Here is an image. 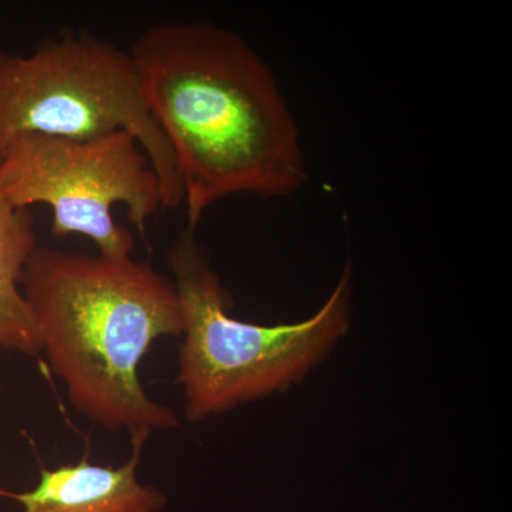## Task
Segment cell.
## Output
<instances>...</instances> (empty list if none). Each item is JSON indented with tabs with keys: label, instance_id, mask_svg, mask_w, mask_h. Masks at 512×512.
Masks as SVG:
<instances>
[{
	"label": "cell",
	"instance_id": "obj_1",
	"mask_svg": "<svg viewBox=\"0 0 512 512\" xmlns=\"http://www.w3.org/2000/svg\"><path fill=\"white\" fill-rule=\"evenodd\" d=\"M173 150L188 229L232 195L271 200L308 180L301 137L274 74L234 30L164 22L131 49Z\"/></svg>",
	"mask_w": 512,
	"mask_h": 512
},
{
	"label": "cell",
	"instance_id": "obj_2",
	"mask_svg": "<svg viewBox=\"0 0 512 512\" xmlns=\"http://www.w3.org/2000/svg\"><path fill=\"white\" fill-rule=\"evenodd\" d=\"M42 353L77 413L130 436L180 426L138 369L153 343L183 333L173 282L146 262L37 245L22 278Z\"/></svg>",
	"mask_w": 512,
	"mask_h": 512
},
{
	"label": "cell",
	"instance_id": "obj_3",
	"mask_svg": "<svg viewBox=\"0 0 512 512\" xmlns=\"http://www.w3.org/2000/svg\"><path fill=\"white\" fill-rule=\"evenodd\" d=\"M167 261L183 316L177 382L185 417L194 423L301 382L348 332L350 268L308 319L258 325L229 313L231 293L195 231L178 235Z\"/></svg>",
	"mask_w": 512,
	"mask_h": 512
},
{
	"label": "cell",
	"instance_id": "obj_4",
	"mask_svg": "<svg viewBox=\"0 0 512 512\" xmlns=\"http://www.w3.org/2000/svg\"><path fill=\"white\" fill-rule=\"evenodd\" d=\"M127 131L160 178L164 208L183 205L173 150L130 52L89 32L43 40L28 56L0 53V157L23 134L93 140Z\"/></svg>",
	"mask_w": 512,
	"mask_h": 512
},
{
	"label": "cell",
	"instance_id": "obj_5",
	"mask_svg": "<svg viewBox=\"0 0 512 512\" xmlns=\"http://www.w3.org/2000/svg\"><path fill=\"white\" fill-rule=\"evenodd\" d=\"M0 192L16 208L49 205L52 235L94 242L99 255L128 258L134 238L111 211L124 205L141 234L164 208L160 178L147 154L127 131L93 140L23 134L0 157Z\"/></svg>",
	"mask_w": 512,
	"mask_h": 512
},
{
	"label": "cell",
	"instance_id": "obj_6",
	"mask_svg": "<svg viewBox=\"0 0 512 512\" xmlns=\"http://www.w3.org/2000/svg\"><path fill=\"white\" fill-rule=\"evenodd\" d=\"M151 433L131 436V454L119 467L99 466L86 457L76 464L42 467L39 484L26 493L0 490L22 505L18 512H160L167 497L141 484L137 468Z\"/></svg>",
	"mask_w": 512,
	"mask_h": 512
},
{
	"label": "cell",
	"instance_id": "obj_7",
	"mask_svg": "<svg viewBox=\"0 0 512 512\" xmlns=\"http://www.w3.org/2000/svg\"><path fill=\"white\" fill-rule=\"evenodd\" d=\"M37 248L32 212L13 207L0 192V349L42 353L35 316L22 291L30 255Z\"/></svg>",
	"mask_w": 512,
	"mask_h": 512
}]
</instances>
